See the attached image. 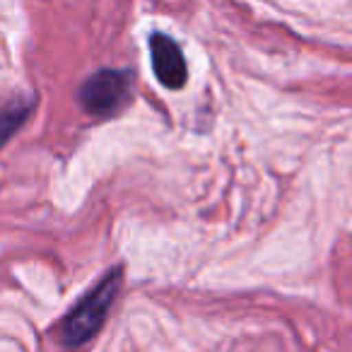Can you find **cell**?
Wrapping results in <instances>:
<instances>
[{
  "label": "cell",
  "mask_w": 352,
  "mask_h": 352,
  "mask_svg": "<svg viewBox=\"0 0 352 352\" xmlns=\"http://www.w3.org/2000/svg\"><path fill=\"white\" fill-rule=\"evenodd\" d=\"M121 268H113L107 273V278L92 287L85 299H80L70 314L63 318L60 323V340L63 345L68 347H78V345H85L87 340H92L94 336L99 333V328L104 326L107 321V314L111 309L113 299H116L118 289H121Z\"/></svg>",
  "instance_id": "obj_1"
},
{
  "label": "cell",
  "mask_w": 352,
  "mask_h": 352,
  "mask_svg": "<svg viewBox=\"0 0 352 352\" xmlns=\"http://www.w3.org/2000/svg\"><path fill=\"white\" fill-rule=\"evenodd\" d=\"M133 97V75L131 70L104 68L89 75L78 92L80 107L97 118H109L128 107Z\"/></svg>",
  "instance_id": "obj_2"
},
{
  "label": "cell",
  "mask_w": 352,
  "mask_h": 352,
  "mask_svg": "<svg viewBox=\"0 0 352 352\" xmlns=\"http://www.w3.org/2000/svg\"><path fill=\"white\" fill-rule=\"evenodd\" d=\"M150 56L155 78L160 80L162 87L166 89H182L188 80L186 58H184L182 46L176 44L171 36L155 32L150 36Z\"/></svg>",
  "instance_id": "obj_3"
},
{
  "label": "cell",
  "mask_w": 352,
  "mask_h": 352,
  "mask_svg": "<svg viewBox=\"0 0 352 352\" xmlns=\"http://www.w3.org/2000/svg\"><path fill=\"white\" fill-rule=\"evenodd\" d=\"M32 111V104H27V107H20V102L17 104H10V107L6 109V116H3V126H6V133H3V138H10V133L15 131L17 126L22 123V118H27V113Z\"/></svg>",
  "instance_id": "obj_4"
}]
</instances>
